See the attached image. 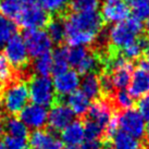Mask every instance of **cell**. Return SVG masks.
I'll use <instances>...</instances> for the list:
<instances>
[{
	"instance_id": "16",
	"label": "cell",
	"mask_w": 149,
	"mask_h": 149,
	"mask_svg": "<svg viewBox=\"0 0 149 149\" xmlns=\"http://www.w3.org/2000/svg\"><path fill=\"white\" fill-rule=\"evenodd\" d=\"M85 139L84 125L81 121L74 120L61 131V141L68 146L76 147Z\"/></svg>"
},
{
	"instance_id": "4",
	"label": "cell",
	"mask_w": 149,
	"mask_h": 149,
	"mask_svg": "<svg viewBox=\"0 0 149 149\" xmlns=\"http://www.w3.org/2000/svg\"><path fill=\"white\" fill-rule=\"evenodd\" d=\"M29 96L34 104L49 107L58 99L54 83L48 76H35L29 79Z\"/></svg>"
},
{
	"instance_id": "45",
	"label": "cell",
	"mask_w": 149,
	"mask_h": 149,
	"mask_svg": "<svg viewBox=\"0 0 149 149\" xmlns=\"http://www.w3.org/2000/svg\"><path fill=\"white\" fill-rule=\"evenodd\" d=\"M62 149H79V148H76V147H72V146H66V147H64V148Z\"/></svg>"
},
{
	"instance_id": "11",
	"label": "cell",
	"mask_w": 149,
	"mask_h": 149,
	"mask_svg": "<svg viewBox=\"0 0 149 149\" xmlns=\"http://www.w3.org/2000/svg\"><path fill=\"white\" fill-rule=\"evenodd\" d=\"M20 120L27 127L33 130H42L48 120V111L46 107L36 104L25 106L20 112Z\"/></svg>"
},
{
	"instance_id": "35",
	"label": "cell",
	"mask_w": 149,
	"mask_h": 149,
	"mask_svg": "<svg viewBox=\"0 0 149 149\" xmlns=\"http://www.w3.org/2000/svg\"><path fill=\"white\" fill-rule=\"evenodd\" d=\"M133 17H137L138 20H148L149 19V0L136 4L133 7Z\"/></svg>"
},
{
	"instance_id": "17",
	"label": "cell",
	"mask_w": 149,
	"mask_h": 149,
	"mask_svg": "<svg viewBox=\"0 0 149 149\" xmlns=\"http://www.w3.org/2000/svg\"><path fill=\"white\" fill-rule=\"evenodd\" d=\"M66 104L75 116H84L88 113L91 104V99L86 95H84L81 91H75L74 93L66 96Z\"/></svg>"
},
{
	"instance_id": "21",
	"label": "cell",
	"mask_w": 149,
	"mask_h": 149,
	"mask_svg": "<svg viewBox=\"0 0 149 149\" xmlns=\"http://www.w3.org/2000/svg\"><path fill=\"white\" fill-rule=\"evenodd\" d=\"M47 27V34L50 37L51 42L60 45L65 39V29H64V22H63L62 15L50 17Z\"/></svg>"
},
{
	"instance_id": "46",
	"label": "cell",
	"mask_w": 149,
	"mask_h": 149,
	"mask_svg": "<svg viewBox=\"0 0 149 149\" xmlns=\"http://www.w3.org/2000/svg\"><path fill=\"white\" fill-rule=\"evenodd\" d=\"M147 149H149V143L147 144Z\"/></svg>"
},
{
	"instance_id": "2",
	"label": "cell",
	"mask_w": 149,
	"mask_h": 149,
	"mask_svg": "<svg viewBox=\"0 0 149 149\" xmlns=\"http://www.w3.org/2000/svg\"><path fill=\"white\" fill-rule=\"evenodd\" d=\"M144 31V24L135 17L113 24L108 29V42L116 50H122L126 46L135 42Z\"/></svg>"
},
{
	"instance_id": "34",
	"label": "cell",
	"mask_w": 149,
	"mask_h": 149,
	"mask_svg": "<svg viewBox=\"0 0 149 149\" xmlns=\"http://www.w3.org/2000/svg\"><path fill=\"white\" fill-rule=\"evenodd\" d=\"M3 144L7 149H27L29 146L27 139L7 136V135L3 138Z\"/></svg>"
},
{
	"instance_id": "3",
	"label": "cell",
	"mask_w": 149,
	"mask_h": 149,
	"mask_svg": "<svg viewBox=\"0 0 149 149\" xmlns=\"http://www.w3.org/2000/svg\"><path fill=\"white\" fill-rule=\"evenodd\" d=\"M27 85L22 81H13L8 84L0 96V116H15L22 111L29 100Z\"/></svg>"
},
{
	"instance_id": "22",
	"label": "cell",
	"mask_w": 149,
	"mask_h": 149,
	"mask_svg": "<svg viewBox=\"0 0 149 149\" xmlns=\"http://www.w3.org/2000/svg\"><path fill=\"white\" fill-rule=\"evenodd\" d=\"M111 149H141V141L122 131H118L111 139Z\"/></svg>"
},
{
	"instance_id": "31",
	"label": "cell",
	"mask_w": 149,
	"mask_h": 149,
	"mask_svg": "<svg viewBox=\"0 0 149 149\" xmlns=\"http://www.w3.org/2000/svg\"><path fill=\"white\" fill-rule=\"evenodd\" d=\"M101 0H71L70 8L73 12H84V11H97Z\"/></svg>"
},
{
	"instance_id": "41",
	"label": "cell",
	"mask_w": 149,
	"mask_h": 149,
	"mask_svg": "<svg viewBox=\"0 0 149 149\" xmlns=\"http://www.w3.org/2000/svg\"><path fill=\"white\" fill-rule=\"evenodd\" d=\"M125 1H126L128 4H131L132 7H134V6H136V4L141 3V2H144L146 0H125Z\"/></svg>"
},
{
	"instance_id": "39",
	"label": "cell",
	"mask_w": 149,
	"mask_h": 149,
	"mask_svg": "<svg viewBox=\"0 0 149 149\" xmlns=\"http://www.w3.org/2000/svg\"><path fill=\"white\" fill-rule=\"evenodd\" d=\"M141 66H143L145 70H147L149 72V48L146 50L145 52V58L141 62Z\"/></svg>"
},
{
	"instance_id": "6",
	"label": "cell",
	"mask_w": 149,
	"mask_h": 149,
	"mask_svg": "<svg viewBox=\"0 0 149 149\" xmlns=\"http://www.w3.org/2000/svg\"><path fill=\"white\" fill-rule=\"evenodd\" d=\"M119 128L137 139H141L146 136L147 121L144 119L139 111L136 109H128L122 111L118 116Z\"/></svg>"
},
{
	"instance_id": "10",
	"label": "cell",
	"mask_w": 149,
	"mask_h": 149,
	"mask_svg": "<svg viewBox=\"0 0 149 149\" xmlns=\"http://www.w3.org/2000/svg\"><path fill=\"white\" fill-rule=\"evenodd\" d=\"M130 4L125 0H104L100 15L106 23L116 24L130 17Z\"/></svg>"
},
{
	"instance_id": "1",
	"label": "cell",
	"mask_w": 149,
	"mask_h": 149,
	"mask_svg": "<svg viewBox=\"0 0 149 149\" xmlns=\"http://www.w3.org/2000/svg\"><path fill=\"white\" fill-rule=\"evenodd\" d=\"M65 39L73 46L93 45L102 29L104 21L97 11L73 12L63 17Z\"/></svg>"
},
{
	"instance_id": "40",
	"label": "cell",
	"mask_w": 149,
	"mask_h": 149,
	"mask_svg": "<svg viewBox=\"0 0 149 149\" xmlns=\"http://www.w3.org/2000/svg\"><path fill=\"white\" fill-rule=\"evenodd\" d=\"M144 31L146 33V39L149 42V19L146 20V24L144 25Z\"/></svg>"
},
{
	"instance_id": "38",
	"label": "cell",
	"mask_w": 149,
	"mask_h": 149,
	"mask_svg": "<svg viewBox=\"0 0 149 149\" xmlns=\"http://www.w3.org/2000/svg\"><path fill=\"white\" fill-rule=\"evenodd\" d=\"M104 144L100 139H87L85 138L81 144L79 149H102Z\"/></svg>"
},
{
	"instance_id": "8",
	"label": "cell",
	"mask_w": 149,
	"mask_h": 149,
	"mask_svg": "<svg viewBox=\"0 0 149 149\" xmlns=\"http://www.w3.org/2000/svg\"><path fill=\"white\" fill-rule=\"evenodd\" d=\"M50 17L48 12L35 3H27L17 17V23L27 29H39L48 24Z\"/></svg>"
},
{
	"instance_id": "19",
	"label": "cell",
	"mask_w": 149,
	"mask_h": 149,
	"mask_svg": "<svg viewBox=\"0 0 149 149\" xmlns=\"http://www.w3.org/2000/svg\"><path fill=\"white\" fill-rule=\"evenodd\" d=\"M79 87H81V91L91 100H97L101 95L99 76L96 73H88L84 75V77L81 79Z\"/></svg>"
},
{
	"instance_id": "7",
	"label": "cell",
	"mask_w": 149,
	"mask_h": 149,
	"mask_svg": "<svg viewBox=\"0 0 149 149\" xmlns=\"http://www.w3.org/2000/svg\"><path fill=\"white\" fill-rule=\"evenodd\" d=\"M23 40L26 49L32 58H38L42 54L50 52L52 44L47 32L42 29H25L23 31Z\"/></svg>"
},
{
	"instance_id": "23",
	"label": "cell",
	"mask_w": 149,
	"mask_h": 149,
	"mask_svg": "<svg viewBox=\"0 0 149 149\" xmlns=\"http://www.w3.org/2000/svg\"><path fill=\"white\" fill-rule=\"evenodd\" d=\"M52 73L61 74L69 70V48L66 46H59L52 54Z\"/></svg>"
},
{
	"instance_id": "27",
	"label": "cell",
	"mask_w": 149,
	"mask_h": 149,
	"mask_svg": "<svg viewBox=\"0 0 149 149\" xmlns=\"http://www.w3.org/2000/svg\"><path fill=\"white\" fill-rule=\"evenodd\" d=\"M112 100H113V104L122 111L132 109L135 104L134 98L131 96L128 91H125V89H119L118 91H116L112 95Z\"/></svg>"
},
{
	"instance_id": "32",
	"label": "cell",
	"mask_w": 149,
	"mask_h": 149,
	"mask_svg": "<svg viewBox=\"0 0 149 149\" xmlns=\"http://www.w3.org/2000/svg\"><path fill=\"white\" fill-rule=\"evenodd\" d=\"M84 133L87 139H99L104 135V128L93 120L87 119L84 123Z\"/></svg>"
},
{
	"instance_id": "36",
	"label": "cell",
	"mask_w": 149,
	"mask_h": 149,
	"mask_svg": "<svg viewBox=\"0 0 149 149\" xmlns=\"http://www.w3.org/2000/svg\"><path fill=\"white\" fill-rule=\"evenodd\" d=\"M137 110L146 121H149V94L139 98L137 102Z\"/></svg>"
},
{
	"instance_id": "5",
	"label": "cell",
	"mask_w": 149,
	"mask_h": 149,
	"mask_svg": "<svg viewBox=\"0 0 149 149\" xmlns=\"http://www.w3.org/2000/svg\"><path fill=\"white\" fill-rule=\"evenodd\" d=\"M4 57L10 62L15 72L19 71V73H21L31 66L25 42L23 38L17 34L13 36L8 44L4 46Z\"/></svg>"
},
{
	"instance_id": "25",
	"label": "cell",
	"mask_w": 149,
	"mask_h": 149,
	"mask_svg": "<svg viewBox=\"0 0 149 149\" xmlns=\"http://www.w3.org/2000/svg\"><path fill=\"white\" fill-rule=\"evenodd\" d=\"M23 0H2L0 2V10L6 17L10 20H17L25 6Z\"/></svg>"
},
{
	"instance_id": "13",
	"label": "cell",
	"mask_w": 149,
	"mask_h": 149,
	"mask_svg": "<svg viewBox=\"0 0 149 149\" xmlns=\"http://www.w3.org/2000/svg\"><path fill=\"white\" fill-rule=\"evenodd\" d=\"M32 149H62V141L54 135L51 131L36 130L29 138Z\"/></svg>"
},
{
	"instance_id": "12",
	"label": "cell",
	"mask_w": 149,
	"mask_h": 149,
	"mask_svg": "<svg viewBox=\"0 0 149 149\" xmlns=\"http://www.w3.org/2000/svg\"><path fill=\"white\" fill-rule=\"evenodd\" d=\"M81 84L79 74L75 70H66L61 74L54 75V87L59 97H64L77 91Z\"/></svg>"
},
{
	"instance_id": "29",
	"label": "cell",
	"mask_w": 149,
	"mask_h": 149,
	"mask_svg": "<svg viewBox=\"0 0 149 149\" xmlns=\"http://www.w3.org/2000/svg\"><path fill=\"white\" fill-rule=\"evenodd\" d=\"M89 52L91 51L87 49V47L83 46H73L69 48V64L76 70V68L83 62Z\"/></svg>"
},
{
	"instance_id": "42",
	"label": "cell",
	"mask_w": 149,
	"mask_h": 149,
	"mask_svg": "<svg viewBox=\"0 0 149 149\" xmlns=\"http://www.w3.org/2000/svg\"><path fill=\"white\" fill-rule=\"evenodd\" d=\"M23 1H24L26 4H27V3H35L37 0H23Z\"/></svg>"
},
{
	"instance_id": "28",
	"label": "cell",
	"mask_w": 149,
	"mask_h": 149,
	"mask_svg": "<svg viewBox=\"0 0 149 149\" xmlns=\"http://www.w3.org/2000/svg\"><path fill=\"white\" fill-rule=\"evenodd\" d=\"M13 81H17L15 79V71L10 64L4 54H0V83L4 84L6 86Z\"/></svg>"
},
{
	"instance_id": "14",
	"label": "cell",
	"mask_w": 149,
	"mask_h": 149,
	"mask_svg": "<svg viewBox=\"0 0 149 149\" xmlns=\"http://www.w3.org/2000/svg\"><path fill=\"white\" fill-rule=\"evenodd\" d=\"M113 116V107L107 99L95 100V102L91 104L88 110V119L98 123L104 128L107 126Z\"/></svg>"
},
{
	"instance_id": "24",
	"label": "cell",
	"mask_w": 149,
	"mask_h": 149,
	"mask_svg": "<svg viewBox=\"0 0 149 149\" xmlns=\"http://www.w3.org/2000/svg\"><path fill=\"white\" fill-rule=\"evenodd\" d=\"M17 34V24L4 15H0V50Z\"/></svg>"
},
{
	"instance_id": "44",
	"label": "cell",
	"mask_w": 149,
	"mask_h": 149,
	"mask_svg": "<svg viewBox=\"0 0 149 149\" xmlns=\"http://www.w3.org/2000/svg\"><path fill=\"white\" fill-rule=\"evenodd\" d=\"M0 149H7V147L3 144V141H0Z\"/></svg>"
},
{
	"instance_id": "18",
	"label": "cell",
	"mask_w": 149,
	"mask_h": 149,
	"mask_svg": "<svg viewBox=\"0 0 149 149\" xmlns=\"http://www.w3.org/2000/svg\"><path fill=\"white\" fill-rule=\"evenodd\" d=\"M3 131L7 136L29 139V128L15 116H6L3 119Z\"/></svg>"
},
{
	"instance_id": "30",
	"label": "cell",
	"mask_w": 149,
	"mask_h": 149,
	"mask_svg": "<svg viewBox=\"0 0 149 149\" xmlns=\"http://www.w3.org/2000/svg\"><path fill=\"white\" fill-rule=\"evenodd\" d=\"M38 1H39V6L45 11L54 13L58 15L62 14L69 3V0H38Z\"/></svg>"
},
{
	"instance_id": "33",
	"label": "cell",
	"mask_w": 149,
	"mask_h": 149,
	"mask_svg": "<svg viewBox=\"0 0 149 149\" xmlns=\"http://www.w3.org/2000/svg\"><path fill=\"white\" fill-rule=\"evenodd\" d=\"M99 83L100 88H101V94L106 95L107 97H110L114 94V85L112 82L111 75L109 72H104L102 74L99 76Z\"/></svg>"
},
{
	"instance_id": "43",
	"label": "cell",
	"mask_w": 149,
	"mask_h": 149,
	"mask_svg": "<svg viewBox=\"0 0 149 149\" xmlns=\"http://www.w3.org/2000/svg\"><path fill=\"white\" fill-rule=\"evenodd\" d=\"M146 135L149 137V121L148 123H147V126H146Z\"/></svg>"
},
{
	"instance_id": "37",
	"label": "cell",
	"mask_w": 149,
	"mask_h": 149,
	"mask_svg": "<svg viewBox=\"0 0 149 149\" xmlns=\"http://www.w3.org/2000/svg\"><path fill=\"white\" fill-rule=\"evenodd\" d=\"M119 131V122H118V116H112V119L110 120V122L107 124V126L104 127V135L107 138L111 139L112 137L116 134V132Z\"/></svg>"
},
{
	"instance_id": "20",
	"label": "cell",
	"mask_w": 149,
	"mask_h": 149,
	"mask_svg": "<svg viewBox=\"0 0 149 149\" xmlns=\"http://www.w3.org/2000/svg\"><path fill=\"white\" fill-rule=\"evenodd\" d=\"M148 48V40L146 38L138 37L135 42H133L132 44H130L128 46H126L125 48L122 49V56L128 61H136L145 54L146 50Z\"/></svg>"
},
{
	"instance_id": "15",
	"label": "cell",
	"mask_w": 149,
	"mask_h": 149,
	"mask_svg": "<svg viewBox=\"0 0 149 149\" xmlns=\"http://www.w3.org/2000/svg\"><path fill=\"white\" fill-rule=\"evenodd\" d=\"M128 93L133 98H141L149 94V72L143 66L134 70L131 82L128 84Z\"/></svg>"
},
{
	"instance_id": "9",
	"label": "cell",
	"mask_w": 149,
	"mask_h": 149,
	"mask_svg": "<svg viewBox=\"0 0 149 149\" xmlns=\"http://www.w3.org/2000/svg\"><path fill=\"white\" fill-rule=\"evenodd\" d=\"M74 118L75 114L73 111L58 97V99L51 106V109L48 112L47 123L51 132H61L65 126L74 121Z\"/></svg>"
},
{
	"instance_id": "26",
	"label": "cell",
	"mask_w": 149,
	"mask_h": 149,
	"mask_svg": "<svg viewBox=\"0 0 149 149\" xmlns=\"http://www.w3.org/2000/svg\"><path fill=\"white\" fill-rule=\"evenodd\" d=\"M52 54L48 52L35 59L32 70L39 76H48L52 73Z\"/></svg>"
}]
</instances>
